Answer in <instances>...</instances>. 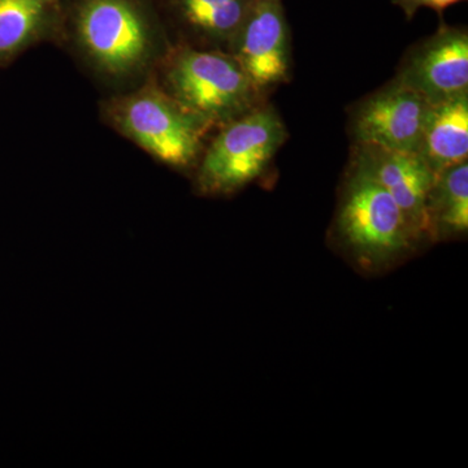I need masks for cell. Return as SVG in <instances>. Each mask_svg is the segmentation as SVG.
<instances>
[{
	"label": "cell",
	"instance_id": "6da1fadb",
	"mask_svg": "<svg viewBox=\"0 0 468 468\" xmlns=\"http://www.w3.org/2000/svg\"><path fill=\"white\" fill-rule=\"evenodd\" d=\"M63 39L115 92L149 79L172 46L158 9L146 0H77Z\"/></svg>",
	"mask_w": 468,
	"mask_h": 468
},
{
	"label": "cell",
	"instance_id": "7a4b0ae2",
	"mask_svg": "<svg viewBox=\"0 0 468 468\" xmlns=\"http://www.w3.org/2000/svg\"><path fill=\"white\" fill-rule=\"evenodd\" d=\"M101 120L147 155L180 172L196 168L215 129L175 101L151 75L100 104Z\"/></svg>",
	"mask_w": 468,
	"mask_h": 468
},
{
	"label": "cell",
	"instance_id": "3957f363",
	"mask_svg": "<svg viewBox=\"0 0 468 468\" xmlns=\"http://www.w3.org/2000/svg\"><path fill=\"white\" fill-rule=\"evenodd\" d=\"M332 237L367 272L399 263L424 243L390 194L351 165L341 185Z\"/></svg>",
	"mask_w": 468,
	"mask_h": 468
},
{
	"label": "cell",
	"instance_id": "277c9868",
	"mask_svg": "<svg viewBox=\"0 0 468 468\" xmlns=\"http://www.w3.org/2000/svg\"><path fill=\"white\" fill-rule=\"evenodd\" d=\"M154 76L184 109L215 131L268 101L266 92L227 51L172 45Z\"/></svg>",
	"mask_w": 468,
	"mask_h": 468
},
{
	"label": "cell",
	"instance_id": "5b68a950",
	"mask_svg": "<svg viewBox=\"0 0 468 468\" xmlns=\"http://www.w3.org/2000/svg\"><path fill=\"white\" fill-rule=\"evenodd\" d=\"M288 140V129L275 106L266 101L218 128L208 138L193 185L203 197L239 192L266 174Z\"/></svg>",
	"mask_w": 468,
	"mask_h": 468
},
{
	"label": "cell",
	"instance_id": "8992f818",
	"mask_svg": "<svg viewBox=\"0 0 468 468\" xmlns=\"http://www.w3.org/2000/svg\"><path fill=\"white\" fill-rule=\"evenodd\" d=\"M430 101L397 79L351 106V144L417 153Z\"/></svg>",
	"mask_w": 468,
	"mask_h": 468
},
{
	"label": "cell",
	"instance_id": "52a82bcc",
	"mask_svg": "<svg viewBox=\"0 0 468 468\" xmlns=\"http://www.w3.org/2000/svg\"><path fill=\"white\" fill-rule=\"evenodd\" d=\"M227 52L267 95L289 82L292 43L284 0H250Z\"/></svg>",
	"mask_w": 468,
	"mask_h": 468
},
{
	"label": "cell",
	"instance_id": "ba28073f",
	"mask_svg": "<svg viewBox=\"0 0 468 468\" xmlns=\"http://www.w3.org/2000/svg\"><path fill=\"white\" fill-rule=\"evenodd\" d=\"M394 79L430 104L468 95L467 27L440 24L436 33L410 48Z\"/></svg>",
	"mask_w": 468,
	"mask_h": 468
},
{
	"label": "cell",
	"instance_id": "9c48e42d",
	"mask_svg": "<svg viewBox=\"0 0 468 468\" xmlns=\"http://www.w3.org/2000/svg\"><path fill=\"white\" fill-rule=\"evenodd\" d=\"M349 165L369 176L390 194L421 241H433L427 201L436 174L417 153L351 144Z\"/></svg>",
	"mask_w": 468,
	"mask_h": 468
},
{
	"label": "cell",
	"instance_id": "30bf717a",
	"mask_svg": "<svg viewBox=\"0 0 468 468\" xmlns=\"http://www.w3.org/2000/svg\"><path fill=\"white\" fill-rule=\"evenodd\" d=\"M250 0H156L172 45L228 51Z\"/></svg>",
	"mask_w": 468,
	"mask_h": 468
},
{
	"label": "cell",
	"instance_id": "8fae6325",
	"mask_svg": "<svg viewBox=\"0 0 468 468\" xmlns=\"http://www.w3.org/2000/svg\"><path fill=\"white\" fill-rule=\"evenodd\" d=\"M64 27L60 0H0V68L34 46L63 41Z\"/></svg>",
	"mask_w": 468,
	"mask_h": 468
},
{
	"label": "cell",
	"instance_id": "7c38bea8",
	"mask_svg": "<svg viewBox=\"0 0 468 468\" xmlns=\"http://www.w3.org/2000/svg\"><path fill=\"white\" fill-rule=\"evenodd\" d=\"M417 154L441 174L468 159V95L431 104Z\"/></svg>",
	"mask_w": 468,
	"mask_h": 468
},
{
	"label": "cell",
	"instance_id": "4fadbf2b",
	"mask_svg": "<svg viewBox=\"0 0 468 468\" xmlns=\"http://www.w3.org/2000/svg\"><path fill=\"white\" fill-rule=\"evenodd\" d=\"M433 241L463 236L468 229V163L436 175L427 201Z\"/></svg>",
	"mask_w": 468,
	"mask_h": 468
},
{
	"label": "cell",
	"instance_id": "5bb4252c",
	"mask_svg": "<svg viewBox=\"0 0 468 468\" xmlns=\"http://www.w3.org/2000/svg\"><path fill=\"white\" fill-rule=\"evenodd\" d=\"M466 0H392L393 5L401 9L408 20H412L421 8L433 9L441 16L446 8Z\"/></svg>",
	"mask_w": 468,
	"mask_h": 468
}]
</instances>
